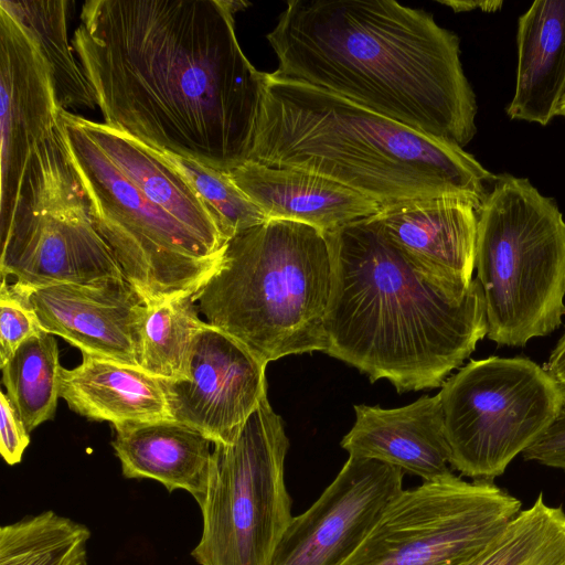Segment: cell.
I'll return each instance as SVG.
<instances>
[{"label": "cell", "mask_w": 565, "mask_h": 565, "mask_svg": "<svg viewBox=\"0 0 565 565\" xmlns=\"http://www.w3.org/2000/svg\"><path fill=\"white\" fill-rule=\"evenodd\" d=\"M226 0H90L72 45L104 124L230 172L249 161L266 73L244 54Z\"/></svg>", "instance_id": "6da1fadb"}, {"label": "cell", "mask_w": 565, "mask_h": 565, "mask_svg": "<svg viewBox=\"0 0 565 565\" xmlns=\"http://www.w3.org/2000/svg\"><path fill=\"white\" fill-rule=\"evenodd\" d=\"M266 38L277 78L461 148L477 132L460 40L431 13L392 0H291Z\"/></svg>", "instance_id": "7a4b0ae2"}, {"label": "cell", "mask_w": 565, "mask_h": 565, "mask_svg": "<svg viewBox=\"0 0 565 565\" xmlns=\"http://www.w3.org/2000/svg\"><path fill=\"white\" fill-rule=\"evenodd\" d=\"M333 278L326 353L398 393L443 386L488 333L481 286L450 298L420 276L373 215L324 233Z\"/></svg>", "instance_id": "3957f363"}, {"label": "cell", "mask_w": 565, "mask_h": 565, "mask_svg": "<svg viewBox=\"0 0 565 565\" xmlns=\"http://www.w3.org/2000/svg\"><path fill=\"white\" fill-rule=\"evenodd\" d=\"M249 161L317 173L381 207L450 195L479 210L497 178L461 147L271 73Z\"/></svg>", "instance_id": "277c9868"}, {"label": "cell", "mask_w": 565, "mask_h": 565, "mask_svg": "<svg viewBox=\"0 0 565 565\" xmlns=\"http://www.w3.org/2000/svg\"><path fill=\"white\" fill-rule=\"evenodd\" d=\"M333 267L320 230L267 220L226 242L195 292L206 322L266 365L290 354L326 352Z\"/></svg>", "instance_id": "5b68a950"}, {"label": "cell", "mask_w": 565, "mask_h": 565, "mask_svg": "<svg viewBox=\"0 0 565 565\" xmlns=\"http://www.w3.org/2000/svg\"><path fill=\"white\" fill-rule=\"evenodd\" d=\"M488 322L498 345L525 347L565 316V221L526 178L498 174L478 210L476 247Z\"/></svg>", "instance_id": "8992f818"}, {"label": "cell", "mask_w": 565, "mask_h": 565, "mask_svg": "<svg viewBox=\"0 0 565 565\" xmlns=\"http://www.w3.org/2000/svg\"><path fill=\"white\" fill-rule=\"evenodd\" d=\"M93 222L125 279L146 305L195 294L213 274L226 242L175 217L94 140L82 116L57 115Z\"/></svg>", "instance_id": "52a82bcc"}, {"label": "cell", "mask_w": 565, "mask_h": 565, "mask_svg": "<svg viewBox=\"0 0 565 565\" xmlns=\"http://www.w3.org/2000/svg\"><path fill=\"white\" fill-rule=\"evenodd\" d=\"M0 233L1 279L12 276L34 289L124 277L93 222L58 118L32 156L13 214Z\"/></svg>", "instance_id": "ba28073f"}, {"label": "cell", "mask_w": 565, "mask_h": 565, "mask_svg": "<svg viewBox=\"0 0 565 565\" xmlns=\"http://www.w3.org/2000/svg\"><path fill=\"white\" fill-rule=\"evenodd\" d=\"M213 445L202 534L191 555L200 565H270L292 515L289 441L267 394L231 443Z\"/></svg>", "instance_id": "9c48e42d"}, {"label": "cell", "mask_w": 565, "mask_h": 565, "mask_svg": "<svg viewBox=\"0 0 565 565\" xmlns=\"http://www.w3.org/2000/svg\"><path fill=\"white\" fill-rule=\"evenodd\" d=\"M451 468L493 481L555 422L565 390L534 361L471 360L440 392Z\"/></svg>", "instance_id": "30bf717a"}, {"label": "cell", "mask_w": 565, "mask_h": 565, "mask_svg": "<svg viewBox=\"0 0 565 565\" xmlns=\"http://www.w3.org/2000/svg\"><path fill=\"white\" fill-rule=\"evenodd\" d=\"M521 511V501L489 480L450 473L403 490L343 565H459L489 544Z\"/></svg>", "instance_id": "8fae6325"}, {"label": "cell", "mask_w": 565, "mask_h": 565, "mask_svg": "<svg viewBox=\"0 0 565 565\" xmlns=\"http://www.w3.org/2000/svg\"><path fill=\"white\" fill-rule=\"evenodd\" d=\"M404 472L355 456L320 497L292 516L270 565H343L403 489Z\"/></svg>", "instance_id": "7c38bea8"}, {"label": "cell", "mask_w": 565, "mask_h": 565, "mask_svg": "<svg viewBox=\"0 0 565 565\" xmlns=\"http://www.w3.org/2000/svg\"><path fill=\"white\" fill-rule=\"evenodd\" d=\"M266 364L206 326L196 337L186 380H161L171 417L213 444L231 443L267 394Z\"/></svg>", "instance_id": "4fadbf2b"}, {"label": "cell", "mask_w": 565, "mask_h": 565, "mask_svg": "<svg viewBox=\"0 0 565 565\" xmlns=\"http://www.w3.org/2000/svg\"><path fill=\"white\" fill-rule=\"evenodd\" d=\"M0 230L15 209L29 162L57 125L50 67L26 30L0 7Z\"/></svg>", "instance_id": "5bb4252c"}, {"label": "cell", "mask_w": 565, "mask_h": 565, "mask_svg": "<svg viewBox=\"0 0 565 565\" xmlns=\"http://www.w3.org/2000/svg\"><path fill=\"white\" fill-rule=\"evenodd\" d=\"M413 268L450 298H466L476 265L478 207L461 196L417 199L373 215Z\"/></svg>", "instance_id": "9a60e30c"}, {"label": "cell", "mask_w": 565, "mask_h": 565, "mask_svg": "<svg viewBox=\"0 0 565 565\" xmlns=\"http://www.w3.org/2000/svg\"><path fill=\"white\" fill-rule=\"evenodd\" d=\"M30 300L45 332L82 353L138 366L146 302L125 277L39 287L30 289Z\"/></svg>", "instance_id": "2e32d148"}, {"label": "cell", "mask_w": 565, "mask_h": 565, "mask_svg": "<svg viewBox=\"0 0 565 565\" xmlns=\"http://www.w3.org/2000/svg\"><path fill=\"white\" fill-rule=\"evenodd\" d=\"M355 423L342 438L349 456L379 460L424 481L451 472L439 394L398 408L354 405Z\"/></svg>", "instance_id": "e0dca14e"}, {"label": "cell", "mask_w": 565, "mask_h": 565, "mask_svg": "<svg viewBox=\"0 0 565 565\" xmlns=\"http://www.w3.org/2000/svg\"><path fill=\"white\" fill-rule=\"evenodd\" d=\"M228 174L267 220L298 222L323 233L381 210L369 198L305 170L247 161Z\"/></svg>", "instance_id": "ac0fdd59"}, {"label": "cell", "mask_w": 565, "mask_h": 565, "mask_svg": "<svg viewBox=\"0 0 565 565\" xmlns=\"http://www.w3.org/2000/svg\"><path fill=\"white\" fill-rule=\"evenodd\" d=\"M111 445L124 477L151 479L169 492L183 490L202 505L209 483L213 443L173 419L115 427Z\"/></svg>", "instance_id": "d6986e66"}, {"label": "cell", "mask_w": 565, "mask_h": 565, "mask_svg": "<svg viewBox=\"0 0 565 565\" xmlns=\"http://www.w3.org/2000/svg\"><path fill=\"white\" fill-rule=\"evenodd\" d=\"M62 370L60 397L75 413L114 427L172 419L160 379L138 366L86 353Z\"/></svg>", "instance_id": "ffe728a7"}, {"label": "cell", "mask_w": 565, "mask_h": 565, "mask_svg": "<svg viewBox=\"0 0 565 565\" xmlns=\"http://www.w3.org/2000/svg\"><path fill=\"white\" fill-rule=\"evenodd\" d=\"M511 119L546 126L565 94V0H536L519 18Z\"/></svg>", "instance_id": "44dd1931"}, {"label": "cell", "mask_w": 565, "mask_h": 565, "mask_svg": "<svg viewBox=\"0 0 565 565\" xmlns=\"http://www.w3.org/2000/svg\"><path fill=\"white\" fill-rule=\"evenodd\" d=\"M68 6L66 0L0 1V7L26 30L47 63L58 108L95 109V94L68 42Z\"/></svg>", "instance_id": "7402d4cb"}, {"label": "cell", "mask_w": 565, "mask_h": 565, "mask_svg": "<svg viewBox=\"0 0 565 565\" xmlns=\"http://www.w3.org/2000/svg\"><path fill=\"white\" fill-rule=\"evenodd\" d=\"M195 294L146 305L139 327L138 367L160 380H186L192 350L206 321Z\"/></svg>", "instance_id": "603a6c76"}, {"label": "cell", "mask_w": 565, "mask_h": 565, "mask_svg": "<svg viewBox=\"0 0 565 565\" xmlns=\"http://www.w3.org/2000/svg\"><path fill=\"white\" fill-rule=\"evenodd\" d=\"M53 334L25 340L1 365L7 396L28 431L54 417L63 367Z\"/></svg>", "instance_id": "cb8c5ba5"}, {"label": "cell", "mask_w": 565, "mask_h": 565, "mask_svg": "<svg viewBox=\"0 0 565 565\" xmlns=\"http://www.w3.org/2000/svg\"><path fill=\"white\" fill-rule=\"evenodd\" d=\"M565 561V511L540 494L489 544L459 565H559Z\"/></svg>", "instance_id": "d4e9b609"}, {"label": "cell", "mask_w": 565, "mask_h": 565, "mask_svg": "<svg viewBox=\"0 0 565 565\" xmlns=\"http://www.w3.org/2000/svg\"><path fill=\"white\" fill-rule=\"evenodd\" d=\"M89 529L43 511L0 529V565H87Z\"/></svg>", "instance_id": "484cf974"}, {"label": "cell", "mask_w": 565, "mask_h": 565, "mask_svg": "<svg viewBox=\"0 0 565 565\" xmlns=\"http://www.w3.org/2000/svg\"><path fill=\"white\" fill-rule=\"evenodd\" d=\"M167 154L186 174L210 206L227 241L267 221L263 212L233 182L228 172L194 160Z\"/></svg>", "instance_id": "4316f807"}, {"label": "cell", "mask_w": 565, "mask_h": 565, "mask_svg": "<svg viewBox=\"0 0 565 565\" xmlns=\"http://www.w3.org/2000/svg\"><path fill=\"white\" fill-rule=\"evenodd\" d=\"M45 332L30 300V288L2 278L0 286V366L29 338Z\"/></svg>", "instance_id": "83f0119b"}, {"label": "cell", "mask_w": 565, "mask_h": 565, "mask_svg": "<svg viewBox=\"0 0 565 565\" xmlns=\"http://www.w3.org/2000/svg\"><path fill=\"white\" fill-rule=\"evenodd\" d=\"M29 434L7 394L0 392V452L8 465L21 461L30 443Z\"/></svg>", "instance_id": "f1b7e54d"}, {"label": "cell", "mask_w": 565, "mask_h": 565, "mask_svg": "<svg viewBox=\"0 0 565 565\" xmlns=\"http://www.w3.org/2000/svg\"><path fill=\"white\" fill-rule=\"evenodd\" d=\"M522 455L525 460L565 471V401L552 426Z\"/></svg>", "instance_id": "f546056e"}, {"label": "cell", "mask_w": 565, "mask_h": 565, "mask_svg": "<svg viewBox=\"0 0 565 565\" xmlns=\"http://www.w3.org/2000/svg\"><path fill=\"white\" fill-rule=\"evenodd\" d=\"M546 370L565 390V332L553 349Z\"/></svg>", "instance_id": "4dcf8cb0"}, {"label": "cell", "mask_w": 565, "mask_h": 565, "mask_svg": "<svg viewBox=\"0 0 565 565\" xmlns=\"http://www.w3.org/2000/svg\"><path fill=\"white\" fill-rule=\"evenodd\" d=\"M440 3L449 6L454 11H471L479 9L484 12H494L501 9L502 1H440Z\"/></svg>", "instance_id": "1f68e13d"}, {"label": "cell", "mask_w": 565, "mask_h": 565, "mask_svg": "<svg viewBox=\"0 0 565 565\" xmlns=\"http://www.w3.org/2000/svg\"><path fill=\"white\" fill-rule=\"evenodd\" d=\"M558 115L565 117V94L559 104Z\"/></svg>", "instance_id": "d6a6232c"}, {"label": "cell", "mask_w": 565, "mask_h": 565, "mask_svg": "<svg viewBox=\"0 0 565 565\" xmlns=\"http://www.w3.org/2000/svg\"><path fill=\"white\" fill-rule=\"evenodd\" d=\"M559 565H565V561L563 563H561Z\"/></svg>", "instance_id": "836d02e7"}]
</instances>
